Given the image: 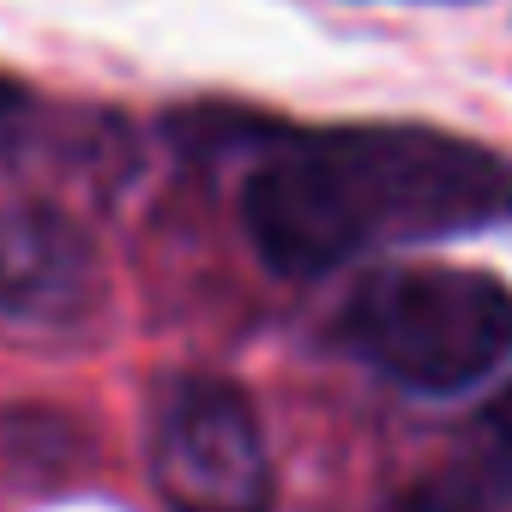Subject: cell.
Wrapping results in <instances>:
<instances>
[{
	"instance_id": "obj_3",
	"label": "cell",
	"mask_w": 512,
	"mask_h": 512,
	"mask_svg": "<svg viewBox=\"0 0 512 512\" xmlns=\"http://www.w3.org/2000/svg\"><path fill=\"white\" fill-rule=\"evenodd\" d=\"M151 482L169 512H272V452L247 392L181 374L151 410Z\"/></svg>"
},
{
	"instance_id": "obj_2",
	"label": "cell",
	"mask_w": 512,
	"mask_h": 512,
	"mask_svg": "<svg viewBox=\"0 0 512 512\" xmlns=\"http://www.w3.org/2000/svg\"><path fill=\"white\" fill-rule=\"evenodd\" d=\"M338 338L404 392L458 398L512 356V284L470 266H386L344 302Z\"/></svg>"
},
{
	"instance_id": "obj_7",
	"label": "cell",
	"mask_w": 512,
	"mask_h": 512,
	"mask_svg": "<svg viewBox=\"0 0 512 512\" xmlns=\"http://www.w3.org/2000/svg\"><path fill=\"white\" fill-rule=\"evenodd\" d=\"M404 512H470V506H464V494H452V488H422Z\"/></svg>"
},
{
	"instance_id": "obj_1",
	"label": "cell",
	"mask_w": 512,
	"mask_h": 512,
	"mask_svg": "<svg viewBox=\"0 0 512 512\" xmlns=\"http://www.w3.org/2000/svg\"><path fill=\"white\" fill-rule=\"evenodd\" d=\"M512 217V163L434 127L296 133L241 187V223L284 278L338 272L356 253L464 235Z\"/></svg>"
},
{
	"instance_id": "obj_5",
	"label": "cell",
	"mask_w": 512,
	"mask_h": 512,
	"mask_svg": "<svg viewBox=\"0 0 512 512\" xmlns=\"http://www.w3.org/2000/svg\"><path fill=\"white\" fill-rule=\"evenodd\" d=\"M25 127V91L13 79H0V145H13Z\"/></svg>"
},
{
	"instance_id": "obj_6",
	"label": "cell",
	"mask_w": 512,
	"mask_h": 512,
	"mask_svg": "<svg viewBox=\"0 0 512 512\" xmlns=\"http://www.w3.org/2000/svg\"><path fill=\"white\" fill-rule=\"evenodd\" d=\"M488 440L500 446V458H512V386L488 404Z\"/></svg>"
},
{
	"instance_id": "obj_4",
	"label": "cell",
	"mask_w": 512,
	"mask_h": 512,
	"mask_svg": "<svg viewBox=\"0 0 512 512\" xmlns=\"http://www.w3.org/2000/svg\"><path fill=\"white\" fill-rule=\"evenodd\" d=\"M103 296L91 235L55 205H0V326L73 332Z\"/></svg>"
}]
</instances>
